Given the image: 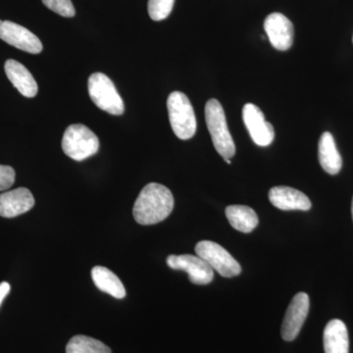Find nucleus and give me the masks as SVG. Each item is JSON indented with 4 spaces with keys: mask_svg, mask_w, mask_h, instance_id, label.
Wrapping results in <instances>:
<instances>
[{
    "mask_svg": "<svg viewBox=\"0 0 353 353\" xmlns=\"http://www.w3.org/2000/svg\"><path fill=\"white\" fill-rule=\"evenodd\" d=\"M174 203L173 194L168 188L150 183L139 192L132 208V215L139 225L158 224L171 214Z\"/></svg>",
    "mask_w": 353,
    "mask_h": 353,
    "instance_id": "obj_1",
    "label": "nucleus"
},
{
    "mask_svg": "<svg viewBox=\"0 0 353 353\" xmlns=\"http://www.w3.org/2000/svg\"><path fill=\"white\" fill-rule=\"evenodd\" d=\"M205 120L215 150L223 158H233L236 154V145L228 129L224 109L217 99H209L206 103Z\"/></svg>",
    "mask_w": 353,
    "mask_h": 353,
    "instance_id": "obj_2",
    "label": "nucleus"
},
{
    "mask_svg": "<svg viewBox=\"0 0 353 353\" xmlns=\"http://www.w3.org/2000/svg\"><path fill=\"white\" fill-rule=\"evenodd\" d=\"M169 120L172 130L183 141L192 139L196 132V118L194 108L187 95L173 92L167 99Z\"/></svg>",
    "mask_w": 353,
    "mask_h": 353,
    "instance_id": "obj_3",
    "label": "nucleus"
},
{
    "mask_svg": "<svg viewBox=\"0 0 353 353\" xmlns=\"http://www.w3.org/2000/svg\"><path fill=\"white\" fill-rule=\"evenodd\" d=\"M62 150L72 159L83 161L99 152V138L85 125H70L62 139Z\"/></svg>",
    "mask_w": 353,
    "mask_h": 353,
    "instance_id": "obj_4",
    "label": "nucleus"
},
{
    "mask_svg": "<svg viewBox=\"0 0 353 353\" xmlns=\"http://www.w3.org/2000/svg\"><path fill=\"white\" fill-rule=\"evenodd\" d=\"M88 94L95 105L101 110L120 116L124 113L125 105L112 81L105 74L94 73L88 82Z\"/></svg>",
    "mask_w": 353,
    "mask_h": 353,
    "instance_id": "obj_5",
    "label": "nucleus"
},
{
    "mask_svg": "<svg viewBox=\"0 0 353 353\" xmlns=\"http://www.w3.org/2000/svg\"><path fill=\"white\" fill-rule=\"evenodd\" d=\"M196 253L222 277L234 278L241 274L240 263L219 243L211 241H199L196 245Z\"/></svg>",
    "mask_w": 353,
    "mask_h": 353,
    "instance_id": "obj_6",
    "label": "nucleus"
},
{
    "mask_svg": "<svg viewBox=\"0 0 353 353\" xmlns=\"http://www.w3.org/2000/svg\"><path fill=\"white\" fill-rule=\"evenodd\" d=\"M167 265L173 270L187 272L190 283L197 285L210 284L214 279L213 269L197 255H169Z\"/></svg>",
    "mask_w": 353,
    "mask_h": 353,
    "instance_id": "obj_7",
    "label": "nucleus"
},
{
    "mask_svg": "<svg viewBox=\"0 0 353 353\" xmlns=\"http://www.w3.org/2000/svg\"><path fill=\"white\" fill-rule=\"evenodd\" d=\"M309 296L305 292H299L290 301L283 320L281 336L285 341L296 340L301 333L309 312Z\"/></svg>",
    "mask_w": 353,
    "mask_h": 353,
    "instance_id": "obj_8",
    "label": "nucleus"
},
{
    "mask_svg": "<svg viewBox=\"0 0 353 353\" xmlns=\"http://www.w3.org/2000/svg\"><path fill=\"white\" fill-rule=\"evenodd\" d=\"M243 119L250 138L259 146H268L275 139V130L271 123L265 120L259 106L246 103L243 108Z\"/></svg>",
    "mask_w": 353,
    "mask_h": 353,
    "instance_id": "obj_9",
    "label": "nucleus"
},
{
    "mask_svg": "<svg viewBox=\"0 0 353 353\" xmlns=\"http://www.w3.org/2000/svg\"><path fill=\"white\" fill-rule=\"evenodd\" d=\"M0 39L18 50L32 54H38L43 51V43L36 34L10 21H3L0 24Z\"/></svg>",
    "mask_w": 353,
    "mask_h": 353,
    "instance_id": "obj_10",
    "label": "nucleus"
},
{
    "mask_svg": "<svg viewBox=\"0 0 353 353\" xmlns=\"http://www.w3.org/2000/svg\"><path fill=\"white\" fill-rule=\"evenodd\" d=\"M264 29L269 41L276 50H290L294 43V25L282 13H272L267 16Z\"/></svg>",
    "mask_w": 353,
    "mask_h": 353,
    "instance_id": "obj_11",
    "label": "nucleus"
},
{
    "mask_svg": "<svg viewBox=\"0 0 353 353\" xmlns=\"http://www.w3.org/2000/svg\"><path fill=\"white\" fill-rule=\"evenodd\" d=\"M34 205V196L26 188H18L0 194V216L1 217H17L31 210Z\"/></svg>",
    "mask_w": 353,
    "mask_h": 353,
    "instance_id": "obj_12",
    "label": "nucleus"
},
{
    "mask_svg": "<svg viewBox=\"0 0 353 353\" xmlns=\"http://www.w3.org/2000/svg\"><path fill=\"white\" fill-rule=\"evenodd\" d=\"M269 201L275 208L284 211H308L312 206L310 199L301 190L284 185L272 188L269 192Z\"/></svg>",
    "mask_w": 353,
    "mask_h": 353,
    "instance_id": "obj_13",
    "label": "nucleus"
},
{
    "mask_svg": "<svg viewBox=\"0 0 353 353\" xmlns=\"http://www.w3.org/2000/svg\"><path fill=\"white\" fill-rule=\"evenodd\" d=\"M7 78L14 87L26 97H34L38 94V83L29 70L16 60L9 59L4 65Z\"/></svg>",
    "mask_w": 353,
    "mask_h": 353,
    "instance_id": "obj_14",
    "label": "nucleus"
},
{
    "mask_svg": "<svg viewBox=\"0 0 353 353\" xmlns=\"http://www.w3.org/2000/svg\"><path fill=\"white\" fill-rule=\"evenodd\" d=\"M325 353L350 352V339L345 323L339 319L331 320L325 327L324 334Z\"/></svg>",
    "mask_w": 353,
    "mask_h": 353,
    "instance_id": "obj_15",
    "label": "nucleus"
},
{
    "mask_svg": "<svg viewBox=\"0 0 353 353\" xmlns=\"http://www.w3.org/2000/svg\"><path fill=\"white\" fill-rule=\"evenodd\" d=\"M318 157L322 168L330 175H336L340 173L343 166V159L331 132H325L320 138Z\"/></svg>",
    "mask_w": 353,
    "mask_h": 353,
    "instance_id": "obj_16",
    "label": "nucleus"
},
{
    "mask_svg": "<svg viewBox=\"0 0 353 353\" xmlns=\"http://www.w3.org/2000/svg\"><path fill=\"white\" fill-rule=\"evenodd\" d=\"M92 279L95 287L115 299L126 296V289L117 275L103 266H95L92 270Z\"/></svg>",
    "mask_w": 353,
    "mask_h": 353,
    "instance_id": "obj_17",
    "label": "nucleus"
},
{
    "mask_svg": "<svg viewBox=\"0 0 353 353\" xmlns=\"http://www.w3.org/2000/svg\"><path fill=\"white\" fill-rule=\"evenodd\" d=\"M225 213L231 226L241 233H252L259 223L255 211L246 205L228 206Z\"/></svg>",
    "mask_w": 353,
    "mask_h": 353,
    "instance_id": "obj_18",
    "label": "nucleus"
},
{
    "mask_svg": "<svg viewBox=\"0 0 353 353\" xmlns=\"http://www.w3.org/2000/svg\"><path fill=\"white\" fill-rule=\"evenodd\" d=\"M66 353H112L110 348L99 340L78 334L67 343Z\"/></svg>",
    "mask_w": 353,
    "mask_h": 353,
    "instance_id": "obj_19",
    "label": "nucleus"
},
{
    "mask_svg": "<svg viewBox=\"0 0 353 353\" xmlns=\"http://www.w3.org/2000/svg\"><path fill=\"white\" fill-rule=\"evenodd\" d=\"M175 0H148V10L153 21L166 19L173 10Z\"/></svg>",
    "mask_w": 353,
    "mask_h": 353,
    "instance_id": "obj_20",
    "label": "nucleus"
},
{
    "mask_svg": "<svg viewBox=\"0 0 353 353\" xmlns=\"http://www.w3.org/2000/svg\"><path fill=\"white\" fill-rule=\"evenodd\" d=\"M43 3L62 17L71 18L75 16L76 10L71 0H43Z\"/></svg>",
    "mask_w": 353,
    "mask_h": 353,
    "instance_id": "obj_21",
    "label": "nucleus"
},
{
    "mask_svg": "<svg viewBox=\"0 0 353 353\" xmlns=\"http://www.w3.org/2000/svg\"><path fill=\"white\" fill-rule=\"evenodd\" d=\"M15 176L12 167L0 165V192L12 187L15 183Z\"/></svg>",
    "mask_w": 353,
    "mask_h": 353,
    "instance_id": "obj_22",
    "label": "nucleus"
},
{
    "mask_svg": "<svg viewBox=\"0 0 353 353\" xmlns=\"http://www.w3.org/2000/svg\"><path fill=\"white\" fill-rule=\"evenodd\" d=\"M10 285L7 282H2L1 284H0V305H1L4 299L8 296L9 292H10Z\"/></svg>",
    "mask_w": 353,
    "mask_h": 353,
    "instance_id": "obj_23",
    "label": "nucleus"
},
{
    "mask_svg": "<svg viewBox=\"0 0 353 353\" xmlns=\"http://www.w3.org/2000/svg\"><path fill=\"white\" fill-rule=\"evenodd\" d=\"M225 162H226L227 164H231V159H228V158H224Z\"/></svg>",
    "mask_w": 353,
    "mask_h": 353,
    "instance_id": "obj_24",
    "label": "nucleus"
},
{
    "mask_svg": "<svg viewBox=\"0 0 353 353\" xmlns=\"http://www.w3.org/2000/svg\"><path fill=\"white\" fill-rule=\"evenodd\" d=\"M352 219H353V199H352Z\"/></svg>",
    "mask_w": 353,
    "mask_h": 353,
    "instance_id": "obj_25",
    "label": "nucleus"
}]
</instances>
